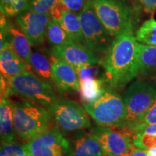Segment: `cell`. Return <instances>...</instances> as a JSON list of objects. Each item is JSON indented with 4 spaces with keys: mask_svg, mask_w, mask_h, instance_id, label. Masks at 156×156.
Here are the masks:
<instances>
[{
    "mask_svg": "<svg viewBox=\"0 0 156 156\" xmlns=\"http://www.w3.org/2000/svg\"><path fill=\"white\" fill-rule=\"evenodd\" d=\"M30 65L20 56L12 46H8L0 52L1 74L6 77H12L30 70Z\"/></svg>",
    "mask_w": 156,
    "mask_h": 156,
    "instance_id": "obj_15",
    "label": "cell"
},
{
    "mask_svg": "<svg viewBox=\"0 0 156 156\" xmlns=\"http://www.w3.org/2000/svg\"><path fill=\"white\" fill-rule=\"evenodd\" d=\"M29 64L39 77L47 83L52 82L51 62L44 54L38 51H33L30 54Z\"/></svg>",
    "mask_w": 156,
    "mask_h": 156,
    "instance_id": "obj_22",
    "label": "cell"
},
{
    "mask_svg": "<svg viewBox=\"0 0 156 156\" xmlns=\"http://www.w3.org/2000/svg\"><path fill=\"white\" fill-rule=\"evenodd\" d=\"M83 106L98 126L122 128L126 119L124 99L114 90L105 88L95 101L83 103Z\"/></svg>",
    "mask_w": 156,
    "mask_h": 156,
    "instance_id": "obj_3",
    "label": "cell"
},
{
    "mask_svg": "<svg viewBox=\"0 0 156 156\" xmlns=\"http://www.w3.org/2000/svg\"><path fill=\"white\" fill-rule=\"evenodd\" d=\"M144 9L147 13H153L156 11V0H138Z\"/></svg>",
    "mask_w": 156,
    "mask_h": 156,
    "instance_id": "obj_30",
    "label": "cell"
},
{
    "mask_svg": "<svg viewBox=\"0 0 156 156\" xmlns=\"http://www.w3.org/2000/svg\"><path fill=\"white\" fill-rule=\"evenodd\" d=\"M0 156H30V154L25 144L23 145L15 141L1 143Z\"/></svg>",
    "mask_w": 156,
    "mask_h": 156,
    "instance_id": "obj_26",
    "label": "cell"
},
{
    "mask_svg": "<svg viewBox=\"0 0 156 156\" xmlns=\"http://www.w3.org/2000/svg\"><path fill=\"white\" fill-rule=\"evenodd\" d=\"M136 39L140 44L156 46V20L154 18L144 22L136 34Z\"/></svg>",
    "mask_w": 156,
    "mask_h": 156,
    "instance_id": "obj_23",
    "label": "cell"
},
{
    "mask_svg": "<svg viewBox=\"0 0 156 156\" xmlns=\"http://www.w3.org/2000/svg\"><path fill=\"white\" fill-rule=\"evenodd\" d=\"M10 94H15L48 108L58 98L46 81L29 71L12 77H7Z\"/></svg>",
    "mask_w": 156,
    "mask_h": 156,
    "instance_id": "obj_4",
    "label": "cell"
},
{
    "mask_svg": "<svg viewBox=\"0 0 156 156\" xmlns=\"http://www.w3.org/2000/svg\"><path fill=\"white\" fill-rule=\"evenodd\" d=\"M50 19V13L26 10L17 15L16 23L31 46H37L44 41Z\"/></svg>",
    "mask_w": 156,
    "mask_h": 156,
    "instance_id": "obj_11",
    "label": "cell"
},
{
    "mask_svg": "<svg viewBox=\"0 0 156 156\" xmlns=\"http://www.w3.org/2000/svg\"><path fill=\"white\" fill-rule=\"evenodd\" d=\"M7 18L8 17L1 15V20H2L6 25L12 46L15 48L17 54L29 64L30 56L32 53L30 42L22 30L16 28Z\"/></svg>",
    "mask_w": 156,
    "mask_h": 156,
    "instance_id": "obj_16",
    "label": "cell"
},
{
    "mask_svg": "<svg viewBox=\"0 0 156 156\" xmlns=\"http://www.w3.org/2000/svg\"><path fill=\"white\" fill-rule=\"evenodd\" d=\"M50 53L54 57L71 64L75 69L85 66H95L101 62L96 53L81 43L53 46Z\"/></svg>",
    "mask_w": 156,
    "mask_h": 156,
    "instance_id": "obj_12",
    "label": "cell"
},
{
    "mask_svg": "<svg viewBox=\"0 0 156 156\" xmlns=\"http://www.w3.org/2000/svg\"><path fill=\"white\" fill-rule=\"evenodd\" d=\"M138 76L147 77L156 73V46L138 42Z\"/></svg>",
    "mask_w": 156,
    "mask_h": 156,
    "instance_id": "obj_18",
    "label": "cell"
},
{
    "mask_svg": "<svg viewBox=\"0 0 156 156\" xmlns=\"http://www.w3.org/2000/svg\"><path fill=\"white\" fill-rule=\"evenodd\" d=\"M59 23L74 41L84 43L80 20L78 13L67 9L63 12Z\"/></svg>",
    "mask_w": 156,
    "mask_h": 156,
    "instance_id": "obj_20",
    "label": "cell"
},
{
    "mask_svg": "<svg viewBox=\"0 0 156 156\" xmlns=\"http://www.w3.org/2000/svg\"><path fill=\"white\" fill-rule=\"evenodd\" d=\"M69 156H106L100 142L93 134L81 131L75 134L70 144Z\"/></svg>",
    "mask_w": 156,
    "mask_h": 156,
    "instance_id": "obj_14",
    "label": "cell"
},
{
    "mask_svg": "<svg viewBox=\"0 0 156 156\" xmlns=\"http://www.w3.org/2000/svg\"><path fill=\"white\" fill-rule=\"evenodd\" d=\"M13 122L16 134L28 142L47 130L51 114L44 106L30 101H11Z\"/></svg>",
    "mask_w": 156,
    "mask_h": 156,
    "instance_id": "obj_2",
    "label": "cell"
},
{
    "mask_svg": "<svg viewBox=\"0 0 156 156\" xmlns=\"http://www.w3.org/2000/svg\"><path fill=\"white\" fill-rule=\"evenodd\" d=\"M0 137L1 143L15 141L16 132L13 122L11 101L7 98H1L0 104Z\"/></svg>",
    "mask_w": 156,
    "mask_h": 156,
    "instance_id": "obj_17",
    "label": "cell"
},
{
    "mask_svg": "<svg viewBox=\"0 0 156 156\" xmlns=\"http://www.w3.org/2000/svg\"><path fill=\"white\" fill-rule=\"evenodd\" d=\"M137 44L133 28L114 39L101 62L109 88H124L138 76Z\"/></svg>",
    "mask_w": 156,
    "mask_h": 156,
    "instance_id": "obj_1",
    "label": "cell"
},
{
    "mask_svg": "<svg viewBox=\"0 0 156 156\" xmlns=\"http://www.w3.org/2000/svg\"><path fill=\"white\" fill-rule=\"evenodd\" d=\"M97 17L113 38L133 28L131 8L121 0H91Z\"/></svg>",
    "mask_w": 156,
    "mask_h": 156,
    "instance_id": "obj_5",
    "label": "cell"
},
{
    "mask_svg": "<svg viewBox=\"0 0 156 156\" xmlns=\"http://www.w3.org/2000/svg\"><path fill=\"white\" fill-rule=\"evenodd\" d=\"M149 156H156V147L150 148L149 150L146 151Z\"/></svg>",
    "mask_w": 156,
    "mask_h": 156,
    "instance_id": "obj_33",
    "label": "cell"
},
{
    "mask_svg": "<svg viewBox=\"0 0 156 156\" xmlns=\"http://www.w3.org/2000/svg\"><path fill=\"white\" fill-rule=\"evenodd\" d=\"M130 156H149V155L145 150L140 149V148H135L134 153Z\"/></svg>",
    "mask_w": 156,
    "mask_h": 156,
    "instance_id": "obj_32",
    "label": "cell"
},
{
    "mask_svg": "<svg viewBox=\"0 0 156 156\" xmlns=\"http://www.w3.org/2000/svg\"><path fill=\"white\" fill-rule=\"evenodd\" d=\"M140 132H141L142 134H147V135H156V124L147 126V127L140 130Z\"/></svg>",
    "mask_w": 156,
    "mask_h": 156,
    "instance_id": "obj_31",
    "label": "cell"
},
{
    "mask_svg": "<svg viewBox=\"0 0 156 156\" xmlns=\"http://www.w3.org/2000/svg\"><path fill=\"white\" fill-rule=\"evenodd\" d=\"M48 42L54 46H64L75 43L62 26L61 23L51 17L46 32Z\"/></svg>",
    "mask_w": 156,
    "mask_h": 156,
    "instance_id": "obj_21",
    "label": "cell"
},
{
    "mask_svg": "<svg viewBox=\"0 0 156 156\" xmlns=\"http://www.w3.org/2000/svg\"><path fill=\"white\" fill-rule=\"evenodd\" d=\"M123 99L126 116L121 129H126L153 106L156 100V85L151 81L137 80L130 84L124 92Z\"/></svg>",
    "mask_w": 156,
    "mask_h": 156,
    "instance_id": "obj_6",
    "label": "cell"
},
{
    "mask_svg": "<svg viewBox=\"0 0 156 156\" xmlns=\"http://www.w3.org/2000/svg\"><path fill=\"white\" fill-rule=\"evenodd\" d=\"M58 127L66 132L80 131L91 127V123L85 110L75 101L58 98L47 108Z\"/></svg>",
    "mask_w": 156,
    "mask_h": 156,
    "instance_id": "obj_8",
    "label": "cell"
},
{
    "mask_svg": "<svg viewBox=\"0 0 156 156\" xmlns=\"http://www.w3.org/2000/svg\"><path fill=\"white\" fill-rule=\"evenodd\" d=\"M52 82L60 92H79L80 77L71 64L52 56Z\"/></svg>",
    "mask_w": 156,
    "mask_h": 156,
    "instance_id": "obj_13",
    "label": "cell"
},
{
    "mask_svg": "<svg viewBox=\"0 0 156 156\" xmlns=\"http://www.w3.org/2000/svg\"><path fill=\"white\" fill-rule=\"evenodd\" d=\"M30 156H65L70 143L58 128H48L25 143Z\"/></svg>",
    "mask_w": 156,
    "mask_h": 156,
    "instance_id": "obj_10",
    "label": "cell"
},
{
    "mask_svg": "<svg viewBox=\"0 0 156 156\" xmlns=\"http://www.w3.org/2000/svg\"><path fill=\"white\" fill-rule=\"evenodd\" d=\"M106 82L105 78H98V76L86 77L80 79L79 93L83 103H90L99 97L105 88L103 87Z\"/></svg>",
    "mask_w": 156,
    "mask_h": 156,
    "instance_id": "obj_19",
    "label": "cell"
},
{
    "mask_svg": "<svg viewBox=\"0 0 156 156\" xmlns=\"http://www.w3.org/2000/svg\"><path fill=\"white\" fill-rule=\"evenodd\" d=\"M57 0H30L28 10L38 13H49Z\"/></svg>",
    "mask_w": 156,
    "mask_h": 156,
    "instance_id": "obj_28",
    "label": "cell"
},
{
    "mask_svg": "<svg viewBox=\"0 0 156 156\" xmlns=\"http://www.w3.org/2000/svg\"><path fill=\"white\" fill-rule=\"evenodd\" d=\"M30 0H0L1 15L7 17H17L28 10Z\"/></svg>",
    "mask_w": 156,
    "mask_h": 156,
    "instance_id": "obj_24",
    "label": "cell"
},
{
    "mask_svg": "<svg viewBox=\"0 0 156 156\" xmlns=\"http://www.w3.org/2000/svg\"><path fill=\"white\" fill-rule=\"evenodd\" d=\"M91 133L100 142L106 156H130L136 148L132 134L122 129L119 131L113 127L99 126L92 128Z\"/></svg>",
    "mask_w": 156,
    "mask_h": 156,
    "instance_id": "obj_9",
    "label": "cell"
},
{
    "mask_svg": "<svg viewBox=\"0 0 156 156\" xmlns=\"http://www.w3.org/2000/svg\"><path fill=\"white\" fill-rule=\"evenodd\" d=\"M78 15L84 44L95 53L106 54L114 40L97 17L91 0H87Z\"/></svg>",
    "mask_w": 156,
    "mask_h": 156,
    "instance_id": "obj_7",
    "label": "cell"
},
{
    "mask_svg": "<svg viewBox=\"0 0 156 156\" xmlns=\"http://www.w3.org/2000/svg\"><path fill=\"white\" fill-rule=\"evenodd\" d=\"M132 142L135 147L147 151L150 148L156 147V135H147L141 132L132 134Z\"/></svg>",
    "mask_w": 156,
    "mask_h": 156,
    "instance_id": "obj_27",
    "label": "cell"
},
{
    "mask_svg": "<svg viewBox=\"0 0 156 156\" xmlns=\"http://www.w3.org/2000/svg\"><path fill=\"white\" fill-rule=\"evenodd\" d=\"M68 10L79 13L86 4L87 0H60Z\"/></svg>",
    "mask_w": 156,
    "mask_h": 156,
    "instance_id": "obj_29",
    "label": "cell"
},
{
    "mask_svg": "<svg viewBox=\"0 0 156 156\" xmlns=\"http://www.w3.org/2000/svg\"><path fill=\"white\" fill-rule=\"evenodd\" d=\"M156 124V100L154 102L153 105L146 112L145 114H142L140 118L134 121L132 124H130L126 131L129 132L130 134H134L136 132L143 129L147 126L153 125Z\"/></svg>",
    "mask_w": 156,
    "mask_h": 156,
    "instance_id": "obj_25",
    "label": "cell"
}]
</instances>
